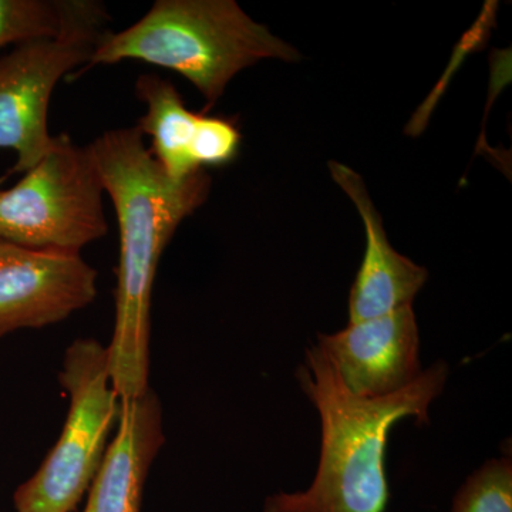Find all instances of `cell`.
<instances>
[{"label":"cell","instance_id":"6da1fadb","mask_svg":"<svg viewBox=\"0 0 512 512\" xmlns=\"http://www.w3.org/2000/svg\"><path fill=\"white\" fill-rule=\"evenodd\" d=\"M120 232L116 313L109 372L120 400L150 389L151 301L158 262L185 218L207 201L211 178L201 170L173 181L136 126L104 131L89 144Z\"/></svg>","mask_w":512,"mask_h":512},{"label":"cell","instance_id":"7a4b0ae2","mask_svg":"<svg viewBox=\"0 0 512 512\" xmlns=\"http://www.w3.org/2000/svg\"><path fill=\"white\" fill-rule=\"evenodd\" d=\"M296 377L319 413V466L306 490L266 497L264 512L386 511L387 437L400 420L429 421L431 403L446 386L447 363H434L402 392L383 399L353 396L319 346L306 350Z\"/></svg>","mask_w":512,"mask_h":512},{"label":"cell","instance_id":"3957f363","mask_svg":"<svg viewBox=\"0 0 512 512\" xmlns=\"http://www.w3.org/2000/svg\"><path fill=\"white\" fill-rule=\"evenodd\" d=\"M264 59L301 55L234 0H157L128 28L107 30L89 66L138 60L181 74L210 107L241 70Z\"/></svg>","mask_w":512,"mask_h":512},{"label":"cell","instance_id":"277c9868","mask_svg":"<svg viewBox=\"0 0 512 512\" xmlns=\"http://www.w3.org/2000/svg\"><path fill=\"white\" fill-rule=\"evenodd\" d=\"M59 380L69 396L62 434L36 473L13 494L16 512L76 510L119 419L120 399L111 384L109 352L99 340H74L64 355Z\"/></svg>","mask_w":512,"mask_h":512},{"label":"cell","instance_id":"5b68a950","mask_svg":"<svg viewBox=\"0 0 512 512\" xmlns=\"http://www.w3.org/2000/svg\"><path fill=\"white\" fill-rule=\"evenodd\" d=\"M104 194L89 147L60 134L18 184L0 188V242L80 254L109 232Z\"/></svg>","mask_w":512,"mask_h":512},{"label":"cell","instance_id":"8992f818","mask_svg":"<svg viewBox=\"0 0 512 512\" xmlns=\"http://www.w3.org/2000/svg\"><path fill=\"white\" fill-rule=\"evenodd\" d=\"M106 29L45 37L0 56V148L16 153L10 173L25 174L49 153V106L57 83L89 64Z\"/></svg>","mask_w":512,"mask_h":512},{"label":"cell","instance_id":"52a82bcc","mask_svg":"<svg viewBox=\"0 0 512 512\" xmlns=\"http://www.w3.org/2000/svg\"><path fill=\"white\" fill-rule=\"evenodd\" d=\"M97 296V271L79 252L0 242V338L69 318Z\"/></svg>","mask_w":512,"mask_h":512},{"label":"cell","instance_id":"ba28073f","mask_svg":"<svg viewBox=\"0 0 512 512\" xmlns=\"http://www.w3.org/2000/svg\"><path fill=\"white\" fill-rule=\"evenodd\" d=\"M340 382L360 399H383L419 379V326L413 306L380 318L349 323L333 335H319Z\"/></svg>","mask_w":512,"mask_h":512},{"label":"cell","instance_id":"9c48e42d","mask_svg":"<svg viewBox=\"0 0 512 512\" xmlns=\"http://www.w3.org/2000/svg\"><path fill=\"white\" fill-rule=\"evenodd\" d=\"M146 113L137 128L151 138L150 151L165 174L184 181L207 167L235 160L241 133L232 121L192 113L173 83L156 74H143L136 83Z\"/></svg>","mask_w":512,"mask_h":512},{"label":"cell","instance_id":"30bf717a","mask_svg":"<svg viewBox=\"0 0 512 512\" xmlns=\"http://www.w3.org/2000/svg\"><path fill=\"white\" fill-rule=\"evenodd\" d=\"M329 168L333 180L356 205L366 231L365 258L350 289L349 323L380 318L404 306H412L429 272L394 251L362 177L335 161H330Z\"/></svg>","mask_w":512,"mask_h":512},{"label":"cell","instance_id":"8fae6325","mask_svg":"<svg viewBox=\"0 0 512 512\" xmlns=\"http://www.w3.org/2000/svg\"><path fill=\"white\" fill-rule=\"evenodd\" d=\"M117 433L90 484L83 512H141L148 471L163 447V407L154 390L120 400Z\"/></svg>","mask_w":512,"mask_h":512},{"label":"cell","instance_id":"7c38bea8","mask_svg":"<svg viewBox=\"0 0 512 512\" xmlns=\"http://www.w3.org/2000/svg\"><path fill=\"white\" fill-rule=\"evenodd\" d=\"M106 6L93 0H0V52L30 40L106 29Z\"/></svg>","mask_w":512,"mask_h":512},{"label":"cell","instance_id":"4fadbf2b","mask_svg":"<svg viewBox=\"0 0 512 512\" xmlns=\"http://www.w3.org/2000/svg\"><path fill=\"white\" fill-rule=\"evenodd\" d=\"M450 512H512L510 458L487 461L461 485Z\"/></svg>","mask_w":512,"mask_h":512}]
</instances>
